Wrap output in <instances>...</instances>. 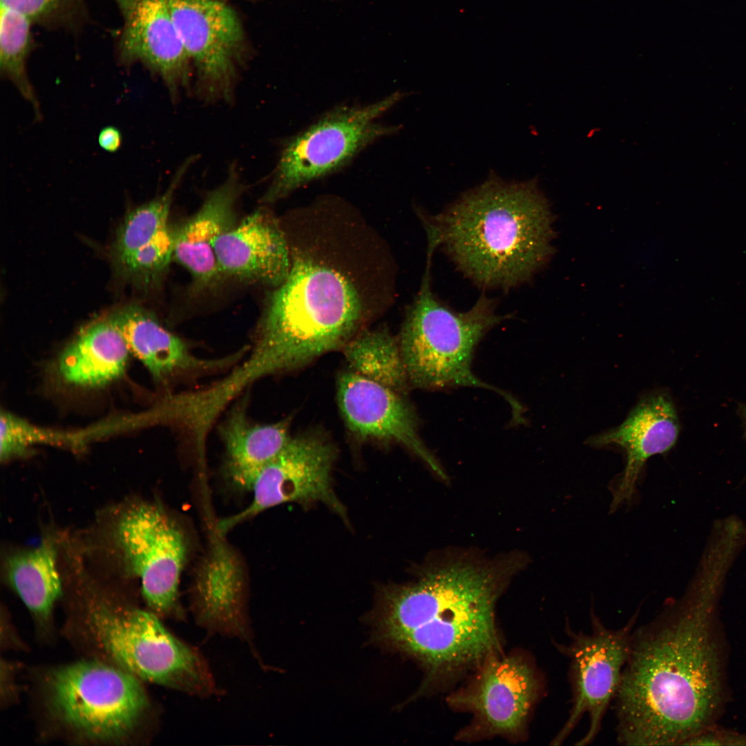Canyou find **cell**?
Segmentation results:
<instances>
[{
    "label": "cell",
    "mask_w": 746,
    "mask_h": 746,
    "mask_svg": "<svg viewBox=\"0 0 746 746\" xmlns=\"http://www.w3.org/2000/svg\"><path fill=\"white\" fill-rule=\"evenodd\" d=\"M130 353L122 334L105 317L79 332L60 353L56 370L68 385L99 388L123 374Z\"/></svg>",
    "instance_id": "20"
},
{
    "label": "cell",
    "mask_w": 746,
    "mask_h": 746,
    "mask_svg": "<svg viewBox=\"0 0 746 746\" xmlns=\"http://www.w3.org/2000/svg\"><path fill=\"white\" fill-rule=\"evenodd\" d=\"M50 699L61 721L88 737L113 738L128 732L147 705L143 687L128 671L95 661L55 670Z\"/></svg>",
    "instance_id": "7"
},
{
    "label": "cell",
    "mask_w": 746,
    "mask_h": 746,
    "mask_svg": "<svg viewBox=\"0 0 746 746\" xmlns=\"http://www.w3.org/2000/svg\"><path fill=\"white\" fill-rule=\"evenodd\" d=\"M197 566L192 585L193 606L200 624L228 635H244L246 578L238 553L216 528Z\"/></svg>",
    "instance_id": "17"
},
{
    "label": "cell",
    "mask_w": 746,
    "mask_h": 746,
    "mask_svg": "<svg viewBox=\"0 0 746 746\" xmlns=\"http://www.w3.org/2000/svg\"><path fill=\"white\" fill-rule=\"evenodd\" d=\"M553 214L535 180L508 182L494 172L426 220L428 240L486 287L526 281L553 254Z\"/></svg>",
    "instance_id": "3"
},
{
    "label": "cell",
    "mask_w": 746,
    "mask_h": 746,
    "mask_svg": "<svg viewBox=\"0 0 746 746\" xmlns=\"http://www.w3.org/2000/svg\"><path fill=\"white\" fill-rule=\"evenodd\" d=\"M66 2V0H1V4L24 13L32 21L55 15Z\"/></svg>",
    "instance_id": "27"
},
{
    "label": "cell",
    "mask_w": 746,
    "mask_h": 746,
    "mask_svg": "<svg viewBox=\"0 0 746 746\" xmlns=\"http://www.w3.org/2000/svg\"><path fill=\"white\" fill-rule=\"evenodd\" d=\"M106 317L122 334L131 353L156 381H165L186 372L216 370L242 355L240 352L216 360L198 358L153 314L136 305L117 309Z\"/></svg>",
    "instance_id": "18"
},
{
    "label": "cell",
    "mask_w": 746,
    "mask_h": 746,
    "mask_svg": "<svg viewBox=\"0 0 746 746\" xmlns=\"http://www.w3.org/2000/svg\"><path fill=\"white\" fill-rule=\"evenodd\" d=\"M403 97L396 92L368 105L339 106L289 139L262 201L276 202L338 171L369 144L396 131L377 120Z\"/></svg>",
    "instance_id": "6"
},
{
    "label": "cell",
    "mask_w": 746,
    "mask_h": 746,
    "mask_svg": "<svg viewBox=\"0 0 746 746\" xmlns=\"http://www.w3.org/2000/svg\"><path fill=\"white\" fill-rule=\"evenodd\" d=\"M113 537L127 568L140 580L151 609L162 615L178 612L189 542L177 519L160 505L137 503L119 517Z\"/></svg>",
    "instance_id": "10"
},
{
    "label": "cell",
    "mask_w": 746,
    "mask_h": 746,
    "mask_svg": "<svg viewBox=\"0 0 746 746\" xmlns=\"http://www.w3.org/2000/svg\"><path fill=\"white\" fill-rule=\"evenodd\" d=\"M194 161V157H189L178 168L163 193L127 213L116 232L113 245L115 260L133 253L168 225L175 193Z\"/></svg>",
    "instance_id": "24"
},
{
    "label": "cell",
    "mask_w": 746,
    "mask_h": 746,
    "mask_svg": "<svg viewBox=\"0 0 746 746\" xmlns=\"http://www.w3.org/2000/svg\"><path fill=\"white\" fill-rule=\"evenodd\" d=\"M638 615V611L617 629L606 627L593 611L589 632H576L566 624L569 642L556 646L569 659L571 708L551 744H562L585 715L589 718L588 730L575 745H586L595 740L617 694Z\"/></svg>",
    "instance_id": "8"
},
{
    "label": "cell",
    "mask_w": 746,
    "mask_h": 746,
    "mask_svg": "<svg viewBox=\"0 0 746 746\" xmlns=\"http://www.w3.org/2000/svg\"><path fill=\"white\" fill-rule=\"evenodd\" d=\"M365 315L361 294L350 277L306 251L291 250L289 274L269 299L240 373L251 383L343 348Z\"/></svg>",
    "instance_id": "4"
},
{
    "label": "cell",
    "mask_w": 746,
    "mask_h": 746,
    "mask_svg": "<svg viewBox=\"0 0 746 746\" xmlns=\"http://www.w3.org/2000/svg\"><path fill=\"white\" fill-rule=\"evenodd\" d=\"M121 132L114 126H106L101 130L98 136V143L102 149L108 152H115L122 144Z\"/></svg>",
    "instance_id": "28"
},
{
    "label": "cell",
    "mask_w": 746,
    "mask_h": 746,
    "mask_svg": "<svg viewBox=\"0 0 746 746\" xmlns=\"http://www.w3.org/2000/svg\"><path fill=\"white\" fill-rule=\"evenodd\" d=\"M214 251L221 275L271 287L287 277L291 249L278 220L260 208L220 235Z\"/></svg>",
    "instance_id": "16"
},
{
    "label": "cell",
    "mask_w": 746,
    "mask_h": 746,
    "mask_svg": "<svg viewBox=\"0 0 746 746\" xmlns=\"http://www.w3.org/2000/svg\"><path fill=\"white\" fill-rule=\"evenodd\" d=\"M745 427H746V414H745ZM746 431V429H745Z\"/></svg>",
    "instance_id": "29"
},
{
    "label": "cell",
    "mask_w": 746,
    "mask_h": 746,
    "mask_svg": "<svg viewBox=\"0 0 746 746\" xmlns=\"http://www.w3.org/2000/svg\"><path fill=\"white\" fill-rule=\"evenodd\" d=\"M542 687L541 676L529 658L519 653L490 656L476 669L468 685L448 698L452 707L472 715L459 739L519 740Z\"/></svg>",
    "instance_id": "9"
},
{
    "label": "cell",
    "mask_w": 746,
    "mask_h": 746,
    "mask_svg": "<svg viewBox=\"0 0 746 746\" xmlns=\"http://www.w3.org/2000/svg\"><path fill=\"white\" fill-rule=\"evenodd\" d=\"M337 393L343 419L356 437L399 443L446 479L444 470L420 437L413 410L401 394L352 371L340 376Z\"/></svg>",
    "instance_id": "13"
},
{
    "label": "cell",
    "mask_w": 746,
    "mask_h": 746,
    "mask_svg": "<svg viewBox=\"0 0 746 746\" xmlns=\"http://www.w3.org/2000/svg\"><path fill=\"white\" fill-rule=\"evenodd\" d=\"M727 577L700 564L679 600L633 629L614 698L619 743L686 745L707 729L722 696L714 619Z\"/></svg>",
    "instance_id": "1"
},
{
    "label": "cell",
    "mask_w": 746,
    "mask_h": 746,
    "mask_svg": "<svg viewBox=\"0 0 746 746\" xmlns=\"http://www.w3.org/2000/svg\"><path fill=\"white\" fill-rule=\"evenodd\" d=\"M184 48L194 68L198 91L208 101L231 99L248 56L236 12L221 0H168Z\"/></svg>",
    "instance_id": "11"
},
{
    "label": "cell",
    "mask_w": 746,
    "mask_h": 746,
    "mask_svg": "<svg viewBox=\"0 0 746 746\" xmlns=\"http://www.w3.org/2000/svg\"><path fill=\"white\" fill-rule=\"evenodd\" d=\"M123 20L118 44L122 64L140 63L159 76L172 97L190 83L192 65L168 0H113Z\"/></svg>",
    "instance_id": "14"
},
{
    "label": "cell",
    "mask_w": 746,
    "mask_h": 746,
    "mask_svg": "<svg viewBox=\"0 0 746 746\" xmlns=\"http://www.w3.org/2000/svg\"><path fill=\"white\" fill-rule=\"evenodd\" d=\"M32 20L24 13L1 4L0 69L41 117L39 104L27 72V61L32 48Z\"/></svg>",
    "instance_id": "25"
},
{
    "label": "cell",
    "mask_w": 746,
    "mask_h": 746,
    "mask_svg": "<svg viewBox=\"0 0 746 746\" xmlns=\"http://www.w3.org/2000/svg\"><path fill=\"white\" fill-rule=\"evenodd\" d=\"M521 564L514 555L486 563L449 558L414 582L383 587L372 616L377 641L423 667L421 692L476 670L502 653L496 604Z\"/></svg>",
    "instance_id": "2"
},
{
    "label": "cell",
    "mask_w": 746,
    "mask_h": 746,
    "mask_svg": "<svg viewBox=\"0 0 746 746\" xmlns=\"http://www.w3.org/2000/svg\"><path fill=\"white\" fill-rule=\"evenodd\" d=\"M220 432L225 448V473L234 486L249 491L260 470L291 438L287 420L254 423L243 403L233 409Z\"/></svg>",
    "instance_id": "21"
},
{
    "label": "cell",
    "mask_w": 746,
    "mask_h": 746,
    "mask_svg": "<svg viewBox=\"0 0 746 746\" xmlns=\"http://www.w3.org/2000/svg\"><path fill=\"white\" fill-rule=\"evenodd\" d=\"M335 458V448L321 437L309 434L291 437L256 477L250 490L252 500L248 506L219 521L216 530L226 535L245 520L289 502L303 506L321 502L346 519V510L332 485Z\"/></svg>",
    "instance_id": "12"
},
{
    "label": "cell",
    "mask_w": 746,
    "mask_h": 746,
    "mask_svg": "<svg viewBox=\"0 0 746 746\" xmlns=\"http://www.w3.org/2000/svg\"><path fill=\"white\" fill-rule=\"evenodd\" d=\"M175 231L167 225L149 242L115 260L120 274L141 285L155 283L167 270L174 253Z\"/></svg>",
    "instance_id": "26"
},
{
    "label": "cell",
    "mask_w": 746,
    "mask_h": 746,
    "mask_svg": "<svg viewBox=\"0 0 746 746\" xmlns=\"http://www.w3.org/2000/svg\"><path fill=\"white\" fill-rule=\"evenodd\" d=\"M678 434V419L671 398L656 392L640 399L620 425L587 441L597 448L618 446L626 453L624 469L609 486L611 512L631 501L645 462L669 451Z\"/></svg>",
    "instance_id": "15"
},
{
    "label": "cell",
    "mask_w": 746,
    "mask_h": 746,
    "mask_svg": "<svg viewBox=\"0 0 746 746\" xmlns=\"http://www.w3.org/2000/svg\"><path fill=\"white\" fill-rule=\"evenodd\" d=\"M221 1H222V0H221Z\"/></svg>",
    "instance_id": "30"
},
{
    "label": "cell",
    "mask_w": 746,
    "mask_h": 746,
    "mask_svg": "<svg viewBox=\"0 0 746 746\" xmlns=\"http://www.w3.org/2000/svg\"><path fill=\"white\" fill-rule=\"evenodd\" d=\"M352 371L402 394L410 383L398 338L385 330H364L343 347Z\"/></svg>",
    "instance_id": "23"
},
{
    "label": "cell",
    "mask_w": 746,
    "mask_h": 746,
    "mask_svg": "<svg viewBox=\"0 0 746 746\" xmlns=\"http://www.w3.org/2000/svg\"><path fill=\"white\" fill-rule=\"evenodd\" d=\"M243 189L238 171L232 166L225 180L211 191L199 209L174 234L173 258L200 285L214 283L221 276L214 244L235 224V208Z\"/></svg>",
    "instance_id": "19"
},
{
    "label": "cell",
    "mask_w": 746,
    "mask_h": 746,
    "mask_svg": "<svg viewBox=\"0 0 746 746\" xmlns=\"http://www.w3.org/2000/svg\"><path fill=\"white\" fill-rule=\"evenodd\" d=\"M419 292L409 307L399 337L410 385L430 390L473 387L492 390L509 403L513 418L523 414L522 405L510 394L479 379L472 372L475 349L485 334L504 316L494 301L481 296L468 310L457 312L440 302L430 287V260Z\"/></svg>",
    "instance_id": "5"
},
{
    "label": "cell",
    "mask_w": 746,
    "mask_h": 746,
    "mask_svg": "<svg viewBox=\"0 0 746 746\" xmlns=\"http://www.w3.org/2000/svg\"><path fill=\"white\" fill-rule=\"evenodd\" d=\"M57 552L50 541L10 556L8 578L26 606L40 617H47L61 591L57 568Z\"/></svg>",
    "instance_id": "22"
}]
</instances>
